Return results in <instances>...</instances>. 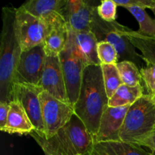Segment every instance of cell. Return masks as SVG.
<instances>
[{
	"mask_svg": "<svg viewBox=\"0 0 155 155\" xmlns=\"http://www.w3.org/2000/svg\"><path fill=\"white\" fill-rule=\"evenodd\" d=\"M91 31L95 34L98 42H108L114 45L118 53V62L128 61H132L142 68L145 61L136 51V48L132 45L126 31L128 27L121 25L115 21L107 22L101 19L97 12V7L92 12L91 19Z\"/></svg>",
	"mask_w": 155,
	"mask_h": 155,
	"instance_id": "obj_5",
	"label": "cell"
},
{
	"mask_svg": "<svg viewBox=\"0 0 155 155\" xmlns=\"http://www.w3.org/2000/svg\"><path fill=\"white\" fill-rule=\"evenodd\" d=\"M117 6L124 8L137 7L142 8H149L151 10L155 8V0H114Z\"/></svg>",
	"mask_w": 155,
	"mask_h": 155,
	"instance_id": "obj_27",
	"label": "cell"
},
{
	"mask_svg": "<svg viewBox=\"0 0 155 155\" xmlns=\"http://www.w3.org/2000/svg\"><path fill=\"white\" fill-rule=\"evenodd\" d=\"M15 8H3V27L0 45V101L10 103L15 76L21 48L15 31Z\"/></svg>",
	"mask_w": 155,
	"mask_h": 155,
	"instance_id": "obj_3",
	"label": "cell"
},
{
	"mask_svg": "<svg viewBox=\"0 0 155 155\" xmlns=\"http://www.w3.org/2000/svg\"><path fill=\"white\" fill-rule=\"evenodd\" d=\"M86 155H154L139 145L123 141L95 142Z\"/></svg>",
	"mask_w": 155,
	"mask_h": 155,
	"instance_id": "obj_16",
	"label": "cell"
},
{
	"mask_svg": "<svg viewBox=\"0 0 155 155\" xmlns=\"http://www.w3.org/2000/svg\"><path fill=\"white\" fill-rule=\"evenodd\" d=\"M155 129V98L144 94L130 105L121 128L123 142L136 144Z\"/></svg>",
	"mask_w": 155,
	"mask_h": 155,
	"instance_id": "obj_4",
	"label": "cell"
},
{
	"mask_svg": "<svg viewBox=\"0 0 155 155\" xmlns=\"http://www.w3.org/2000/svg\"><path fill=\"white\" fill-rule=\"evenodd\" d=\"M101 67L106 93L110 99L120 86H122L123 82L116 64H101Z\"/></svg>",
	"mask_w": 155,
	"mask_h": 155,
	"instance_id": "obj_22",
	"label": "cell"
},
{
	"mask_svg": "<svg viewBox=\"0 0 155 155\" xmlns=\"http://www.w3.org/2000/svg\"><path fill=\"white\" fill-rule=\"evenodd\" d=\"M46 57L43 43L21 51L15 71V84L24 83L39 86Z\"/></svg>",
	"mask_w": 155,
	"mask_h": 155,
	"instance_id": "obj_9",
	"label": "cell"
},
{
	"mask_svg": "<svg viewBox=\"0 0 155 155\" xmlns=\"http://www.w3.org/2000/svg\"><path fill=\"white\" fill-rule=\"evenodd\" d=\"M152 12H154V16H155V8L154 9H152Z\"/></svg>",
	"mask_w": 155,
	"mask_h": 155,
	"instance_id": "obj_30",
	"label": "cell"
},
{
	"mask_svg": "<svg viewBox=\"0 0 155 155\" xmlns=\"http://www.w3.org/2000/svg\"><path fill=\"white\" fill-rule=\"evenodd\" d=\"M45 155H86L94 144V136L76 114L52 137L44 139L30 133Z\"/></svg>",
	"mask_w": 155,
	"mask_h": 155,
	"instance_id": "obj_2",
	"label": "cell"
},
{
	"mask_svg": "<svg viewBox=\"0 0 155 155\" xmlns=\"http://www.w3.org/2000/svg\"><path fill=\"white\" fill-rule=\"evenodd\" d=\"M68 39L86 66L101 64L97 51L98 42L92 31L75 32L68 28Z\"/></svg>",
	"mask_w": 155,
	"mask_h": 155,
	"instance_id": "obj_14",
	"label": "cell"
},
{
	"mask_svg": "<svg viewBox=\"0 0 155 155\" xmlns=\"http://www.w3.org/2000/svg\"><path fill=\"white\" fill-rule=\"evenodd\" d=\"M61 15L57 14L46 21L30 15L21 6L15 8V31L21 51L30 49L43 43L51 30L53 22Z\"/></svg>",
	"mask_w": 155,
	"mask_h": 155,
	"instance_id": "obj_6",
	"label": "cell"
},
{
	"mask_svg": "<svg viewBox=\"0 0 155 155\" xmlns=\"http://www.w3.org/2000/svg\"><path fill=\"white\" fill-rule=\"evenodd\" d=\"M9 134L30 135L35 128L20 102L13 100L9 103V112L7 123L2 130Z\"/></svg>",
	"mask_w": 155,
	"mask_h": 155,
	"instance_id": "obj_15",
	"label": "cell"
},
{
	"mask_svg": "<svg viewBox=\"0 0 155 155\" xmlns=\"http://www.w3.org/2000/svg\"><path fill=\"white\" fill-rule=\"evenodd\" d=\"M9 112V103L5 101H0V130L4 129L6 125Z\"/></svg>",
	"mask_w": 155,
	"mask_h": 155,
	"instance_id": "obj_29",
	"label": "cell"
},
{
	"mask_svg": "<svg viewBox=\"0 0 155 155\" xmlns=\"http://www.w3.org/2000/svg\"><path fill=\"white\" fill-rule=\"evenodd\" d=\"M126 8L137 20L139 24V30H138L139 33L155 36V20L148 15L145 9L137 7H127Z\"/></svg>",
	"mask_w": 155,
	"mask_h": 155,
	"instance_id": "obj_23",
	"label": "cell"
},
{
	"mask_svg": "<svg viewBox=\"0 0 155 155\" xmlns=\"http://www.w3.org/2000/svg\"><path fill=\"white\" fill-rule=\"evenodd\" d=\"M98 56L101 64H116L119 61L118 53L114 45L108 42H98L97 45Z\"/></svg>",
	"mask_w": 155,
	"mask_h": 155,
	"instance_id": "obj_24",
	"label": "cell"
},
{
	"mask_svg": "<svg viewBox=\"0 0 155 155\" xmlns=\"http://www.w3.org/2000/svg\"><path fill=\"white\" fill-rule=\"evenodd\" d=\"M130 105L123 107H107L100 120L97 134L94 136V143L107 141H120V134L125 117Z\"/></svg>",
	"mask_w": 155,
	"mask_h": 155,
	"instance_id": "obj_13",
	"label": "cell"
},
{
	"mask_svg": "<svg viewBox=\"0 0 155 155\" xmlns=\"http://www.w3.org/2000/svg\"><path fill=\"white\" fill-rule=\"evenodd\" d=\"M126 35L132 45L141 51L145 63L155 65V36H145L130 28Z\"/></svg>",
	"mask_w": 155,
	"mask_h": 155,
	"instance_id": "obj_19",
	"label": "cell"
},
{
	"mask_svg": "<svg viewBox=\"0 0 155 155\" xmlns=\"http://www.w3.org/2000/svg\"><path fill=\"white\" fill-rule=\"evenodd\" d=\"M96 7V2L68 0L61 15L71 30L75 32L91 31L92 12Z\"/></svg>",
	"mask_w": 155,
	"mask_h": 155,
	"instance_id": "obj_12",
	"label": "cell"
},
{
	"mask_svg": "<svg viewBox=\"0 0 155 155\" xmlns=\"http://www.w3.org/2000/svg\"><path fill=\"white\" fill-rule=\"evenodd\" d=\"M68 40V27L62 15L53 22L51 29L43 42L47 56H59Z\"/></svg>",
	"mask_w": 155,
	"mask_h": 155,
	"instance_id": "obj_17",
	"label": "cell"
},
{
	"mask_svg": "<svg viewBox=\"0 0 155 155\" xmlns=\"http://www.w3.org/2000/svg\"><path fill=\"white\" fill-rule=\"evenodd\" d=\"M42 92L43 89L39 86L15 83L12 91V101L17 100L19 101L33 124L35 132L45 139V127L39 99V95Z\"/></svg>",
	"mask_w": 155,
	"mask_h": 155,
	"instance_id": "obj_10",
	"label": "cell"
},
{
	"mask_svg": "<svg viewBox=\"0 0 155 155\" xmlns=\"http://www.w3.org/2000/svg\"><path fill=\"white\" fill-rule=\"evenodd\" d=\"M101 65L86 66L83 71L80 95L74 108L75 114L95 136L101 116L108 107Z\"/></svg>",
	"mask_w": 155,
	"mask_h": 155,
	"instance_id": "obj_1",
	"label": "cell"
},
{
	"mask_svg": "<svg viewBox=\"0 0 155 155\" xmlns=\"http://www.w3.org/2000/svg\"><path fill=\"white\" fill-rule=\"evenodd\" d=\"M117 5L114 0H103L97 7V12L101 19L107 22L116 21Z\"/></svg>",
	"mask_w": 155,
	"mask_h": 155,
	"instance_id": "obj_25",
	"label": "cell"
},
{
	"mask_svg": "<svg viewBox=\"0 0 155 155\" xmlns=\"http://www.w3.org/2000/svg\"><path fill=\"white\" fill-rule=\"evenodd\" d=\"M139 146H145L150 148L151 151H155V129L150 134L144 137L136 143Z\"/></svg>",
	"mask_w": 155,
	"mask_h": 155,
	"instance_id": "obj_28",
	"label": "cell"
},
{
	"mask_svg": "<svg viewBox=\"0 0 155 155\" xmlns=\"http://www.w3.org/2000/svg\"><path fill=\"white\" fill-rule=\"evenodd\" d=\"M67 2L68 0H30L21 7L30 15L45 20L55 13L62 15Z\"/></svg>",
	"mask_w": 155,
	"mask_h": 155,
	"instance_id": "obj_18",
	"label": "cell"
},
{
	"mask_svg": "<svg viewBox=\"0 0 155 155\" xmlns=\"http://www.w3.org/2000/svg\"><path fill=\"white\" fill-rule=\"evenodd\" d=\"M39 86L54 98L70 104L59 56H47Z\"/></svg>",
	"mask_w": 155,
	"mask_h": 155,
	"instance_id": "obj_11",
	"label": "cell"
},
{
	"mask_svg": "<svg viewBox=\"0 0 155 155\" xmlns=\"http://www.w3.org/2000/svg\"><path fill=\"white\" fill-rule=\"evenodd\" d=\"M39 99L45 127V139H49L71 120L75 114L74 108L71 104L54 98L45 91L41 92Z\"/></svg>",
	"mask_w": 155,
	"mask_h": 155,
	"instance_id": "obj_7",
	"label": "cell"
},
{
	"mask_svg": "<svg viewBox=\"0 0 155 155\" xmlns=\"http://www.w3.org/2000/svg\"><path fill=\"white\" fill-rule=\"evenodd\" d=\"M143 92L144 88L142 84L136 86L123 84L109 99L108 106L117 107L132 105L144 95Z\"/></svg>",
	"mask_w": 155,
	"mask_h": 155,
	"instance_id": "obj_20",
	"label": "cell"
},
{
	"mask_svg": "<svg viewBox=\"0 0 155 155\" xmlns=\"http://www.w3.org/2000/svg\"><path fill=\"white\" fill-rule=\"evenodd\" d=\"M116 66L119 71L123 84L130 86H136L142 84V77L137 65L133 62L124 61L117 62Z\"/></svg>",
	"mask_w": 155,
	"mask_h": 155,
	"instance_id": "obj_21",
	"label": "cell"
},
{
	"mask_svg": "<svg viewBox=\"0 0 155 155\" xmlns=\"http://www.w3.org/2000/svg\"><path fill=\"white\" fill-rule=\"evenodd\" d=\"M140 73L148 92V94L155 98V65L146 64L145 68H141Z\"/></svg>",
	"mask_w": 155,
	"mask_h": 155,
	"instance_id": "obj_26",
	"label": "cell"
},
{
	"mask_svg": "<svg viewBox=\"0 0 155 155\" xmlns=\"http://www.w3.org/2000/svg\"><path fill=\"white\" fill-rule=\"evenodd\" d=\"M59 58L68 100L70 104L74 107L80 95L83 71L86 66L74 49L69 39L64 49L59 54Z\"/></svg>",
	"mask_w": 155,
	"mask_h": 155,
	"instance_id": "obj_8",
	"label": "cell"
}]
</instances>
